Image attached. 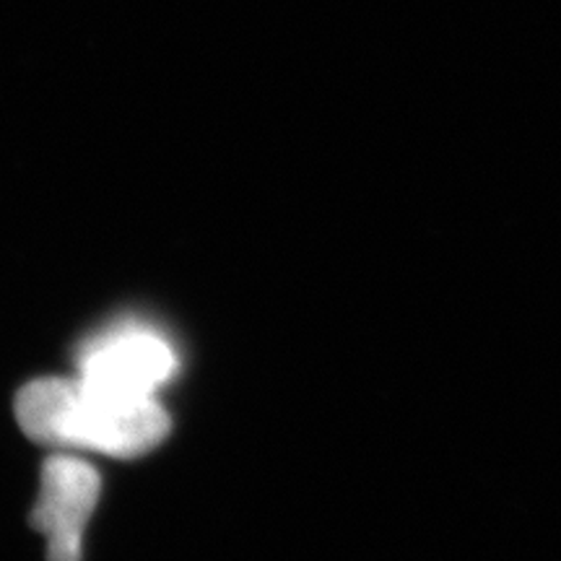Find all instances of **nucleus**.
<instances>
[{
    "instance_id": "1",
    "label": "nucleus",
    "mask_w": 561,
    "mask_h": 561,
    "mask_svg": "<svg viewBox=\"0 0 561 561\" xmlns=\"http://www.w3.org/2000/svg\"><path fill=\"white\" fill-rule=\"evenodd\" d=\"M21 430L45 445L136 458L161 445L170 416L153 396H115L81 380L47 377L26 385L16 398Z\"/></svg>"
},
{
    "instance_id": "2",
    "label": "nucleus",
    "mask_w": 561,
    "mask_h": 561,
    "mask_svg": "<svg viewBox=\"0 0 561 561\" xmlns=\"http://www.w3.org/2000/svg\"><path fill=\"white\" fill-rule=\"evenodd\" d=\"M178 371L174 348L146 328L104 333L81 356L79 380L115 396H153Z\"/></svg>"
},
{
    "instance_id": "3",
    "label": "nucleus",
    "mask_w": 561,
    "mask_h": 561,
    "mask_svg": "<svg viewBox=\"0 0 561 561\" xmlns=\"http://www.w3.org/2000/svg\"><path fill=\"white\" fill-rule=\"evenodd\" d=\"M102 479L79 458H50L42 468L32 525L47 538V561H81L83 530L100 502Z\"/></svg>"
}]
</instances>
